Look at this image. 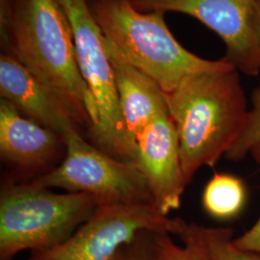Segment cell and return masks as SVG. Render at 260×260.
Listing matches in <instances>:
<instances>
[{"instance_id": "52a82bcc", "label": "cell", "mask_w": 260, "mask_h": 260, "mask_svg": "<svg viewBox=\"0 0 260 260\" xmlns=\"http://www.w3.org/2000/svg\"><path fill=\"white\" fill-rule=\"evenodd\" d=\"M186 222L161 213L151 204L100 205L93 216L68 240L28 260H108L140 232L178 236Z\"/></svg>"}, {"instance_id": "ffe728a7", "label": "cell", "mask_w": 260, "mask_h": 260, "mask_svg": "<svg viewBox=\"0 0 260 260\" xmlns=\"http://www.w3.org/2000/svg\"><path fill=\"white\" fill-rule=\"evenodd\" d=\"M95 1H99V0H88L89 3H93V2H95Z\"/></svg>"}, {"instance_id": "ba28073f", "label": "cell", "mask_w": 260, "mask_h": 260, "mask_svg": "<svg viewBox=\"0 0 260 260\" xmlns=\"http://www.w3.org/2000/svg\"><path fill=\"white\" fill-rule=\"evenodd\" d=\"M142 12H176L193 17L222 39L224 59L242 74H260L255 36L257 0H129Z\"/></svg>"}, {"instance_id": "e0dca14e", "label": "cell", "mask_w": 260, "mask_h": 260, "mask_svg": "<svg viewBox=\"0 0 260 260\" xmlns=\"http://www.w3.org/2000/svg\"><path fill=\"white\" fill-rule=\"evenodd\" d=\"M108 260H163L158 250L155 233L140 232L131 241L122 245Z\"/></svg>"}, {"instance_id": "7c38bea8", "label": "cell", "mask_w": 260, "mask_h": 260, "mask_svg": "<svg viewBox=\"0 0 260 260\" xmlns=\"http://www.w3.org/2000/svg\"><path fill=\"white\" fill-rule=\"evenodd\" d=\"M115 74L121 116L132 143L137 140L151 121L168 111L165 93L152 79L138 70L109 56Z\"/></svg>"}, {"instance_id": "5bb4252c", "label": "cell", "mask_w": 260, "mask_h": 260, "mask_svg": "<svg viewBox=\"0 0 260 260\" xmlns=\"http://www.w3.org/2000/svg\"><path fill=\"white\" fill-rule=\"evenodd\" d=\"M181 245L173 240L168 233H155L158 250L163 260H216L197 236L191 223L186 222L184 229L177 236Z\"/></svg>"}, {"instance_id": "7a4b0ae2", "label": "cell", "mask_w": 260, "mask_h": 260, "mask_svg": "<svg viewBox=\"0 0 260 260\" xmlns=\"http://www.w3.org/2000/svg\"><path fill=\"white\" fill-rule=\"evenodd\" d=\"M239 74L234 68L196 74L165 93L186 185L225 156L241 133L250 107Z\"/></svg>"}, {"instance_id": "3957f363", "label": "cell", "mask_w": 260, "mask_h": 260, "mask_svg": "<svg viewBox=\"0 0 260 260\" xmlns=\"http://www.w3.org/2000/svg\"><path fill=\"white\" fill-rule=\"evenodd\" d=\"M90 7L108 55L147 75L165 93L190 75L234 68L224 58L207 60L182 47L171 33L163 12H142L129 0H99Z\"/></svg>"}, {"instance_id": "d6986e66", "label": "cell", "mask_w": 260, "mask_h": 260, "mask_svg": "<svg viewBox=\"0 0 260 260\" xmlns=\"http://www.w3.org/2000/svg\"><path fill=\"white\" fill-rule=\"evenodd\" d=\"M255 36H256V45H257L260 65V0H257L256 13H255Z\"/></svg>"}, {"instance_id": "4fadbf2b", "label": "cell", "mask_w": 260, "mask_h": 260, "mask_svg": "<svg viewBox=\"0 0 260 260\" xmlns=\"http://www.w3.org/2000/svg\"><path fill=\"white\" fill-rule=\"evenodd\" d=\"M247 196V187L240 177L215 173L204 189L203 206L213 219L228 221L241 213Z\"/></svg>"}, {"instance_id": "6da1fadb", "label": "cell", "mask_w": 260, "mask_h": 260, "mask_svg": "<svg viewBox=\"0 0 260 260\" xmlns=\"http://www.w3.org/2000/svg\"><path fill=\"white\" fill-rule=\"evenodd\" d=\"M14 56L75 121L90 132L98 109L80 73L72 26L60 0H12L5 13Z\"/></svg>"}, {"instance_id": "5b68a950", "label": "cell", "mask_w": 260, "mask_h": 260, "mask_svg": "<svg viewBox=\"0 0 260 260\" xmlns=\"http://www.w3.org/2000/svg\"><path fill=\"white\" fill-rule=\"evenodd\" d=\"M60 2L72 26L80 73L96 104L98 123L88 136L109 155L136 164L137 147L124 127L111 59L90 3L88 0Z\"/></svg>"}, {"instance_id": "9a60e30c", "label": "cell", "mask_w": 260, "mask_h": 260, "mask_svg": "<svg viewBox=\"0 0 260 260\" xmlns=\"http://www.w3.org/2000/svg\"><path fill=\"white\" fill-rule=\"evenodd\" d=\"M192 229L207 251L216 260H260V254L242 251L233 243V231L230 228H208L191 223Z\"/></svg>"}, {"instance_id": "8fae6325", "label": "cell", "mask_w": 260, "mask_h": 260, "mask_svg": "<svg viewBox=\"0 0 260 260\" xmlns=\"http://www.w3.org/2000/svg\"><path fill=\"white\" fill-rule=\"evenodd\" d=\"M0 94L23 116L54 130L63 139L80 131L62 105L14 55L0 57Z\"/></svg>"}, {"instance_id": "277c9868", "label": "cell", "mask_w": 260, "mask_h": 260, "mask_svg": "<svg viewBox=\"0 0 260 260\" xmlns=\"http://www.w3.org/2000/svg\"><path fill=\"white\" fill-rule=\"evenodd\" d=\"M100 206L96 197L58 194L5 178L0 194V260L23 251H46L68 240Z\"/></svg>"}, {"instance_id": "30bf717a", "label": "cell", "mask_w": 260, "mask_h": 260, "mask_svg": "<svg viewBox=\"0 0 260 260\" xmlns=\"http://www.w3.org/2000/svg\"><path fill=\"white\" fill-rule=\"evenodd\" d=\"M136 164L148 182L158 210L170 216L178 209L187 185L177 130L169 111L156 116L140 135Z\"/></svg>"}, {"instance_id": "8992f818", "label": "cell", "mask_w": 260, "mask_h": 260, "mask_svg": "<svg viewBox=\"0 0 260 260\" xmlns=\"http://www.w3.org/2000/svg\"><path fill=\"white\" fill-rule=\"evenodd\" d=\"M66 156L57 167L30 183L94 196L100 205L153 204L137 164L113 157L75 130L64 138Z\"/></svg>"}, {"instance_id": "9c48e42d", "label": "cell", "mask_w": 260, "mask_h": 260, "mask_svg": "<svg viewBox=\"0 0 260 260\" xmlns=\"http://www.w3.org/2000/svg\"><path fill=\"white\" fill-rule=\"evenodd\" d=\"M0 154L13 182L27 183L54 170L66 156L65 141L54 130L0 102Z\"/></svg>"}, {"instance_id": "ac0fdd59", "label": "cell", "mask_w": 260, "mask_h": 260, "mask_svg": "<svg viewBox=\"0 0 260 260\" xmlns=\"http://www.w3.org/2000/svg\"><path fill=\"white\" fill-rule=\"evenodd\" d=\"M250 154L260 168V144L252 148ZM233 243L239 250L260 254V216L250 230L233 238Z\"/></svg>"}, {"instance_id": "2e32d148", "label": "cell", "mask_w": 260, "mask_h": 260, "mask_svg": "<svg viewBox=\"0 0 260 260\" xmlns=\"http://www.w3.org/2000/svg\"><path fill=\"white\" fill-rule=\"evenodd\" d=\"M251 103L241 133L225 155L232 161L244 159L254 146L260 144V85L251 93Z\"/></svg>"}]
</instances>
